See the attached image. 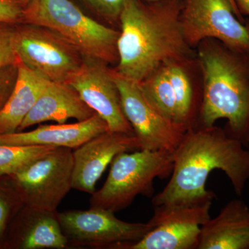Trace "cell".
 <instances>
[{
  "label": "cell",
  "mask_w": 249,
  "mask_h": 249,
  "mask_svg": "<svg viewBox=\"0 0 249 249\" xmlns=\"http://www.w3.org/2000/svg\"><path fill=\"white\" fill-rule=\"evenodd\" d=\"M238 139L216 126L187 129L173 151L171 178L152 199L154 206L185 204L213 199V192L206 189L209 175L222 170L234 191L242 196L249 180V150Z\"/></svg>",
  "instance_id": "cell-1"
},
{
  "label": "cell",
  "mask_w": 249,
  "mask_h": 249,
  "mask_svg": "<svg viewBox=\"0 0 249 249\" xmlns=\"http://www.w3.org/2000/svg\"><path fill=\"white\" fill-rule=\"evenodd\" d=\"M183 3L126 0L119 17L116 73L140 83L163 65L189 58L179 19Z\"/></svg>",
  "instance_id": "cell-2"
},
{
  "label": "cell",
  "mask_w": 249,
  "mask_h": 249,
  "mask_svg": "<svg viewBox=\"0 0 249 249\" xmlns=\"http://www.w3.org/2000/svg\"><path fill=\"white\" fill-rule=\"evenodd\" d=\"M204 86L199 109L201 127L228 121L224 130L247 147L249 134V53L232 50L220 42L199 52Z\"/></svg>",
  "instance_id": "cell-3"
},
{
  "label": "cell",
  "mask_w": 249,
  "mask_h": 249,
  "mask_svg": "<svg viewBox=\"0 0 249 249\" xmlns=\"http://www.w3.org/2000/svg\"><path fill=\"white\" fill-rule=\"evenodd\" d=\"M22 23L53 31L85 58L107 65L119 59L120 32L87 16L71 0H31L24 7Z\"/></svg>",
  "instance_id": "cell-4"
},
{
  "label": "cell",
  "mask_w": 249,
  "mask_h": 249,
  "mask_svg": "<svg viewBox=\"0 0 249 249\" xmlns=\"http://www.w3.org/2000/svg\"><path fill=\"white\" fill-rule=\"evenodd\" d=\"M173 151L138 150L114 157L102 188L90 198L91 208L115 213L128 207L139 195L151 196L156 178L171 175Z\"/></svg>",
  "instance_id": "cell-5"
},
{
  "label": "cell",
  "mask_w": 249,
  "mask_h": 249,
  "mask_svg": "<svg viewBox=\"0 0 249 249\" xmlns=\"http://www.w3.org/2000/svg\"><path fill=\"white\" fill-rule=\"evenodd\" d=\"M14 47L18 61L45 80L67 83L85 58L71 44L47 28L16 24Z\"/></svg>",
  "instance_id": "cell-6"
},
{
  "label": "cell",
  "mask_w": 249,
  "mask_h": 249,
  "mask_svg": "<svg viewBox=\"0 0 249 249\" xmlns=\"http://www.w3.org/2000/svg\"><path fill=\"white\" fill-rule=\"evenodd\" d=\"M73 166L72 149L55 147L10 178L26 206L55 212L72 188Z\"/></svg>",
  "instance_id": "cell-7"
},
{
  "label": "cell",
  "mask_w": 249,
  "mask_h": 249,
  "mask_svg": "<svg viewBox=\"0 0 249 249\" xmlns=\"http://www.w3.org/2000/svg\"><path fill=\"white\" fill-rule=\"evenodd\" d=\"M179 19L191 47L213 38L232 50L249 53V23L241 22L229 0H183Z\"/></svg>",
  "instance_id": "cell-8"
},
{
  "label": "cell",
  "mask_w": 249,
  "mask_h": 249,
  "mask_svg": "<svg viewBox=\"0 0 249 249\" xmlns=\"http://www.w3.org/2000/svg\"><path fill=\"white\" fill-rule=\"evenodd\" d=\"M69 247L123 249L142 238L152 229L150 223L124 222L114 212L99 208L57 212Z\"/></svg>",
  "instance_id": "cell-9"
},
{
  "label": "cell",
  "mask_w": 249,
  "mask_h": 249,
  "mask_svg": "<svg viewBox=\"0 0 249 249\" xmlns=\"http://www.w3.org/2000/svg\"><path fill=\"white\" fill-rule=\"evenodd\" d=\"M212 201L155 206L148 222L151 230L123 249H197L201 226L211 218Z\"/></svg>",
  "instance_id": "cell-10"
},
{
  "label": "cell",
  "mask_w": 249,
  "mask_h": 249,
  "mask_svg": "<svg viewBox=\"0 0 249 249\" xmlns=\"http://www.w3.org/2000/svg\"><path fill=\"white\" fill-rule=\"evenodd\" d=\"M111 73L119 89L124 115L133 129L141 150L174 151L188 129L162 115L147 101L139 83L114 70Z\"/></svg>",
  "instance_id": "cell-11"
},
{
  "label": "cell",
  "mask_w": 249,
  "mask_h": 249,
  "mask_svg": "<svg viewBox=\"0 0 249 249\" xmlns=\"http://www.w3.org/2000/svg\"><path fill=\"white\" fill-rule=\"evenodd\" d=\"M67 84L107 124L109 131L134 135L124 115L119 89L107 64L85 58L79 71Z\"/></svg>",
  "instance_id": "cell-12"
},
{
  "label": "cell",
  "mask_w": 249,
  "mask_h": 249,
  "mask_svg": "<svg viewBox=\"0 0 249 249\" xmlns=\"http://www.w3.org/2000/svg\"><path fill=\"white\" fill-rule=\"evenodd\" d=\"M141 150L134 135L107 132L93 137L73 149L72 188L92 194L105 170L121 152Z\"/></svg>",
  "instance_id": "cell-13"
},
{
  "label": "cell",
  "mask_w": 249,
  "mask_h": 249,
  "mask_svg": "<svg viewBox=\"0 0 249 249\" xmlns=\"http://www.w3.org/2000/svg\"><path fill=\"white\" fill-rule=\"evenodd\" d=\"M109 131L95 114L88 120L71 124H42L29 132L0 134V144L14 146H49L76 149L93 137Z\"/></svg>",
  "instance_id": "cell-14"
},
{
  "label": "cell",
  "mask_w": 249,
  "mask_h": 249,
  "mask_svg": "<svg viewBox=\"0 0 249 249\" xmlns=\"http://www.w3.org/2000/svg\"><path fill=\"white\" fill-rule=\"evenodd\" d=\"M96 114L67 83L49 81L35 106L22 121L18 130L47 121L66 124L70 119L88 120Z\"/></svg>",
  "instance_id": "cell-15"
},
{
  "label": "cell",
  "mask_w": 249,
  "mask_h": 249,
  "mask_svg": "<svg viewBox=\"0 0 249 249\" xmlns=\"http://www.w3.org/2000/svg\"><path fill=\"white\" fill-rule=\"evenodd\" d=\"M197 249H249V207L232 199L201 227Z\"/></svg>",
  "instance_id": "cell-16"
},
{
  "label": "cell",
  "mask_w": 249,
  "mask_h": 249,
  "mask_svg": "<svg viewBox=\"0 0 249 249\" xmlns=\"http://www.w3.org/2000/svg\"><path fill=\"white\" fill-rule=\"evenodd\" d=\"M48 83V80L18 61L16 85L0 110V134L17 132Z\"/></svg>",
  "instance_id": "cell-17"
},
{
  "label": "cell",
  "mask_w": 249,
  "mask_h": 249,
  "mask_svg": "<svg viewBox=\"0 0 249 249\" xmlns=\"http://www.w3.org/2000/svg\"><path fill=\"white\" fill-rule=\"evenodd\" d=\"M24 227L18 240L23 249L68 248V240L62 232L57 211L26 206Z\"/></svg>",
  "instance_id": "cell-18"
},
{
  "label": "cell",
  "mask_w": 249,
  "mask_h": 249,
  "mask_svg": "<svg viewBox=\"0 0 249 249\" xmlns=\"http://www.w3.org/2000/svg\"><path fill=\"white\" fill-rule=\"evenodd\" d=\"M139 85L147 101L162 115L178 124L176 98L164 65L142 80Z\"/></svg>",
  "instance_id": "cell-19"
},
{
  "label": "cell",
  "mask_w": 249,
  "mask_h": 249,
  "mask_svg": "<svg viewBox=\"0 0 249 249\" xmlns=\"http://www.w3.org/2000/svg\"><path fill=\"white\" fill-rule=\"evenodd\" d=\"M164 67L176 98L178 124L191 128L194 127L195 95L191 80L178 62H169Z\"/></svg>",
  "instance_id": "cell-20"
},
{
  "label": "cell",
  "mask_w": 249,
  "mask_h": 249,
  "mask_svg": "<svg viewBox=\"0 0 249 249\" xmlns=\"http://www.w3.org/2000/svg\"><path fill=\"white\" fill-rule=\"evenodd\" d=\"M55 147L14 146L0 144V178L14 175Z\"/></svg>",
  "instance_id": "cell-21"
},
{
  "label": "cell",
  "mask_w": 249,
  "mask_h": 249,
  "mask_svg": "<svg viewBox=\"0 0 249 249\" xmlns=\"http://www.w3.org/2000/svg\"><path fill=\"white\" fill-rule=\"evenodd\" d=\"M15 27L16 24L0 23V69L18 63L14 47Z\"/></svg>",
  "instance_id": "cell-22"
},
{
  "label": "cell",
  "mask_w": 249,
  "mask_h": 249,
  "mask_svg": "<svg viewBox=\"0 0 249 249\" xmlns=\"http://www.w3.org/2000/svg\"><path fill=\"white\" fill-rule=\"evenodd\" d=\"M98 16L112 20L119 19L126 0H80Z\"/></svg>",
  "instance_id": "cell-23"
},
{
  "label": "cell",
  "mask_w": 249,
  "mask_h": 249,
  "mask_svg": "<svg viewBox=\"0 0 249 249\" xmlns=\"http://www.w3.org/2000/svg\"><path fill=\"white\" fill-rule=\"evenodd\" d=\"M17 77L18 63L0 69V110L12 92Z\"/></svg>",
  "instance_id": "cell-24"
},
{
  "label": "cell",
  "mask_w": 249,
  "mask_h": 249,
  "mask_svg": "<svg viewBox=\"0 0 249 249\" xmlns=\"http://www.w3.org/2000/svg\"><path fill=\"white\" fill-rule=\"evenodd\" d=\"M24 6L20 0H0V23H22Z\"/></svg>",
  "instance_id": "cell-25"
},
{
  "label": "cell",
  "mask_w": 249,
  "mask_h": 249,
  "mask_svg": "<svg viewBox=\"0 0 249 249\" xmlns=\"http://www.w3.org/2000/svg\"><path fill=\"white\" fill-rule=\"evenodd\" d=\"M4 191L0 188V239L6 231L14 202L12 196H8Z\"/></svg>",
  "instance_id": "cell-26"
},
{
  "label": "cell",
  "mask_w": 249,
  "mask_h": 249,
  "mask_svg": "<svg viewBox=\"0 0 249 249\" xmlns=\"http://www.w3.org/2000/svg\"><path fill=\"white\" fill-rule=\"evenodd\" d=\"M240 14L249 16V0H235Z\"/></svg>",
  "instance_id": "cell-27"
},
{
  "label": "cell",
  "mask_w": 249,
  "mask_h": 249,
  "mask_svg": "<svg viewBox=\"0 0 249 249\" xmlns=\"http://www.w3.org/2000/svg\"><path fill=\"white\" fill-rule=\"evenodd\" d=\"M229 1H230L232 8H233L234 12H235V16H237V18L240 19L241 22L245 23V19H244L242 15L240 14V11H239L238 8H237V5L235 4V0H229Z\"/></svg>",
  "instance_id": "cell-28"
},
{
  "label": "cell",
  "mask_w": 249,
  "mask_h": 249,
  "mask_svg": "<svg viewBox=\"0 0 249 249\" xmlns=\"http://www.w3.org/2000/svg\"><path fill=\"white\" fill-rule=\"evenodd\" d=\"M20 1H22V4L24 5V7H25V6L30 2L31 0H20Z\"/></svg>",
  "instance_id": "cell-29"
},
{
  "label": "cell",
  "mask_w": 249,
  "mask_h": 249,
  "mask_svg": "<svg viewBox=\"0 0 249 249\" xmlns=\"http://www.w3.org/2000/svg\"><path fill=\"white\" fill-rule=\"evenodd\" d=\"M145 1H148V2H156V1H160V0H145Z\"/></svg>",
  "instance_id": "cell-30"
},
{
  "label": "cell",
  "mask_w": 249,
  "mask_h": 249,
  "mask_svg": "<svg viewBox=\"0 0 249 249\" xmlns=\"http://www.w3.org/2000/svg\"><path fill=\"white\" fill-rule=\"evenodd\" d=\"M249 145V134L248 137H247V146H248Z\"/></svg>",
  "instance_id": "cell-31"
}]
</instances>
